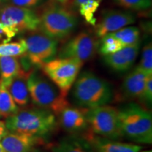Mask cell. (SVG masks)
I'll return each instance as SVG.
<instances>
[{"label": "cell", "instance_id": "6da1fadb", "mask_svg": "<svg viewBox=\"0 0 152 152\" xmlns=\"http://www.w3.org/2000/svg\"><path fill=\"white\" fill-rule=\"evenodd\" d=\"M72 96L76 105L91 109L109 103L113 91L107 81L90 72H84L73 83Z\"/></svg>", "mask_w": 152, "mask_h": 152}, {"label": "cell", "instance_id": "7a4b0ae2", "mask_svg": "<svg viewBox=\"0 0 152 152\" xmlns=\"http://www.w3.org/2000/svg\"><path fill=\"white\" fill-rule=\"evenodd\" d=\"M5 125L10 132L28 134L40 137L54 130L55 115L44 109L19 111L6 118Z\"/></svg>", "mask_w": 152, "mask_h": 152}, {"label": "cell", "instance_id": "3957f363", "mask_svg": "<svg viewBox=\"0 0 152 152\" xmlns=\"http://www.w3.org/2000/svg\"><path fill=\"white\" fill-rule=\"evenodd\" d=\"M118 111L123 136L131 141L142 144L152 142L151 114L135 103H129Z\"/></svg>", "mask_w": 152, "mask_h": 152}, {"label": "cell", "instance_id": "277c9868", "mask_svg": "<svg viewBox=\"0 0 152 152\" xmlns=\"http://www.w3.org/2000/svg\"><path fill=\"white\" fill-rule=\"evenodd\" d=\"M27 85L30 97L35 104L41 109L52 111L58 115L64 108L68 106L66 96L59 89L37 71L29 73Z\"/></svg>", "mask_w": 152, "mask_h": 152}, {"label": "cell", "instance_id": "5b68a950", "mask_svg": "<svg viewBox=\"0 0 152 152\" xmlns=\"http://www.w3.org/2000/svg\"><path fill=\"white\" fill-rule=\"evenodd\" d=\"M39 28L42 33L56 40L69 35L77 23L75 15L61 7L46 9L39 17Z\"/></svg>", "mask_w": 152, "mask_h": 152}, {"label": "cell", "instance_id": "8992f818", "mask_svg": "<svg viewBox=\"0 0 152 152\" xmlns=\"http://www.w3.org/2000/svg\"><path fill=\"white\" fill-rule=\"evenodd\" d=\"M83 63L71 58L52 59L42 66L44 73L61 92L67 96L68 91L75 83Z\"/></svg>", "mask_w": 152, "mask_h": 152}, {"label": "cell", "instance_id": "52a82bcc", "mask_svg": "<svg viewBox=\"0 0 152 152\" xmlns=\"http://www.w3.org/2000/svg\"><path fill=\"white\" fill-rule=\"evenodd\" d=\"M87 119L92 132L102 137L116 140L123 136L118 111L113 106L104 105L88 109Z\"/></svg>", "mask_w": 152, "mask_h": 152}, {"label": "cell", "instance_id": "ba28073f", "mask_svg": "<svg viewBox=\"0 0 152 152\" xmlns=\"http://www.w3.org/2000/svg\"><path fill=\"white\" fill-rule=\"evenodd\" d=\"M26 54L31 64L42 67L56 56L58 49L56 39L44 33H35L25 39Z\"/></svg>", "mask_w": 152, "mask_h": 152}, {"label": "cell", "instance_id": "9c48e42d", "mask_svg": "<svg viewBox=\"0 0 152 152\" xmlns=\"http://www.w3.org/2000/svg\"><path fill=\"white\" fill-rule=\"evenodd\" d=\"M39 21V17L35 11L26 7L7 6L0 9V22L18 32L36 30Z\"/></svg>", "mask_w": 152, "mask_h": 152}, {"label": "cell", "instance_id": "30bf717a", "mask_svg": "<svg viewBox=\"0 0 152 152\" xmlns=\"http://www.w3.org/2000/svg\"><path fill=\"white\" fill-rule=\"evenodd\" d=\"M97 48V42L87 33H80L67 42L61 49L59 58H75L83 63L94 56Z\"/></svg>", "mask_w": 152, "mask_h": 152}, {"label": "cell", "instance_id": "8fae6325", "mask_svg": "<svg viewBox=\"0 0 152 152\" xmlns=\"http://www.w3.org/2000/svg\"><path fill=\"white\" fill-rule=\"evenodd\" d=\"M135 22V17L131 12L120 10H110L104 13L102 20L96 27V34L102 37L125 26Z\"/></svg>", "mask_w": 152, "mask_h": 152}, {"label": "cell", "instance_id": "7c38bea8", "mask_svg": "<svg viewBox=\"0 0 152 152\" xmlns=\"http://www.w3.org/2000/svg\"><path fill=\"white\" fill-rule=\"evenodd\" d=\"M140 42L125 46L116 52L104 56V62L110 68L117 72H126L135 61L137 56Z\"/></svg>", "mask_w": 152, "mask_h": 152}, {"label": "cell", "instance_id": "4fadbf2b", "mask_svg": "<svg viewBox=\"0 0 152 152\" xmlns=\"http://www.w3.org/2000/svg\"><path fill=\"white\" fill-rule=\"evenodd\" d=\"M88 109L85 108H74L66 106L60 112L61 125L64 130L71 133L80 132L88 127L87 113Z\"/></svg>", "mask_w": 152, "mask_h": 152}, {"label": "cell", "instance_id": "5bb4252c", "mask_svg": "<svg viewBox=\"0 0 152 152\" xmlns=\"http://www.w3.org/2000/svg\"><path fill=\"white\" fill-rule=\"evenodd\" d=\"M39 142V137L9 132L1 139V144L5 152H31Z\"/></svg>", "mask_w": 152, "mask_h": 152}, {"label": "cell", "instance_id": "9a60e30c", "mask_svg": "<svg viewBox=\"0 0 152 152\" xmlns=\"http://www.w3.org/2000/svg\"><path fill=\"white\" fill-rule=\"evenodd\" d=\"M148 75H149L138 67L129 73L125 77L122 86L123 93L125 97L132 99H142Z\"/></svg>", "mask_w": 152, "mask_h": 152}, {"label": "cell", "instance_id": "2e32d148", "mask_svg": "<svg viewBox=\"0 0 152 152\" xmlns=\"http://www.w3.org/2000/svg\"><path fill=\"white\" fill-rule=\"evenodd\" d=\"M29 73L23 72L6 86L17 106H26L29 102L30 94L27 85V77Z\"/></svg>", "mask_w": 152, "mask_h": 152}, {"label": "cell", "instance_id": "e0dca14e", "mask_svg": "<svg viewBox=\"0 0 152 152\" xmlns=\"http://www.w3.org/2000/svg\"><path fill=\"white\" fill-rule=\"evenodd\" d=\"M90 137V142L99 152H139L142 149L141 146L135 144L114 142L105 137Z\"/></svg>", "mask_w": 152, "mask_h": 152}, {"label": "cell", "instance_id": "ac0fdd59", "mask_svg": "<svg viewBox=\"0 0 152 152\" xmlns=\"http://www.w3.org/2000/svg\"><path fill=\"white\" fill-rule=\"evenodd\" d=\"M23 72L20 67V64L16 57H0V83L5 87L13 79Z\"/></svg>", "mask_w": 152, "mask_h": 152}, {"label": "cell", "instance_id": "d6986e66", "mask_svg": "<svg viewBox=\"0 0 152 152\" xmlns=\"http://www.w3.org/2000/svg\"><path fill=\"white\" fill-rule=\"evenodd\" d=\"M52 152H92L90 143L84 138L70 136L64 138L52 148Z\"/></svg>", "mask_w": 152, "mask_h": 152}, {"label": "cell", "instance_id": "ffe728a7", "mask_svg": "<svg viewBox=\"0 0 152 152\" xmlns=\"http://www.w3.org/2000/svg\"><path fill=\"white\" fill-rule=\"evenodd\" d=\"M18 106L4 85L0 83V116L8 118L18 111Z\"/></svg>", "mask_w": 152, "mask_h": 152}, {"label": "cell", "instance_id": "44dd1931", "mask_svg": "<svg viewBox=\"0 0 152 152\" xmlns=\"http://www.w3.org/2000/svg\"><path fill=\"white\" fill-rule=\"evenodd\" d=\"M110 33L121 42L124 47L137 42L140 35V30L137 27L123 28Z\"/></svg>", "mask_w": 152, "mask_h": 152}, {"label": "cell", "instance_id": "7402d4cb", "mask_svg": "<svg viewBox=\"0 0 152 152\" xmlns=\"http://www.w3.org/2000/svg\"><path fill=\"white\" fill-rule=\"evenodd\" d=\"M26 43L25 39L15 42L0 44V57L19 56L26 54Z\"/></svg>", "mask_w": 152, "mask_h": 152}, {"label": "cell", "instance_id": "603a6c76", "mask_svg": "<svg viewBox=\"0 0 152 152\" xmlns=\"http://www.w3.org/2000/svg\"><path fill=\"white\" fill-rule=\"evenodd\" d=\"M121 42L115 39L111 33H108L102 37L100 53L104 56L113 54L123 48Z\"/></svg>", "mask_w": 152, "mask_h": 152}, {"label": "cell", "instance_id": "cb8c5ba5", "mask_svg": "<svg viewBox=\"0 0 152 152\" xmlns=\"http://www.w3.org/2000/svg\"><path fill=\"white\" fill-rule=\"evenodd\" d=\"M102 0H89L80 6V13L90 23L94 25L96 19L94 15L99 7Z\"/></svg>", "mask_w": 152, "mask_h": 152}, {"label": "cell", "instance_id": "d4e9b609", "mask_svg": "<svg viewBox=\"0 0 152 152\" xmlns=\"http://www.w3.org/2000/svg\"><path fill=\"white\" fill-rule=\"evenodd\" d=\"M113 1L123 8L132 10H146L151 6V0H113Z\"/></svg>", "mask_w": 152, "mask_h": 152}, {"label": "cell", "instance_id": "484cf974", "mask_svg": "<svg viewBox=\"0 0 152 152\" xmlns=\"http://www.w3.org/2000/svg\"><path fill=\"white\" fill-rule=\"evenodd\" d=\"M137 67L148 75L152 74V46L149 43L143 48L142 58Z\"/></svg>", "mask_w": 152, "mask_h": 152}, {"label": "cell", "instance_id": "4316f807", "mask_svg": "<svg viewBox=\"0 0 152 152\" xmlns=\"http://www.w3.org/2000/svg\"><path fill=\"white\" fill-rule=\"evenodd\" d=\"M18 33V31L16 29L0 22V41L2 42V43L9 42Z\"/></svg>", "mask_w": 152, "mask_h": 152}, {"label": "cell", "instance_id": "83f0119b", "mask_svg": "<svg viewBox=\"0 0 152 152\" xmlns=\"http://www.w3.org/2000/svg\"><path fill=\"white\" fill-rule=\"evenodd\" d=\"M142 99L147 102V103L151 104L152 100V74L148 75L147 80H146L145 87L143 93Z\"/></svg>", "mask_w": 152, "mask_h": 152}, {"label": "cell", "instance_id": "f1b7e54d", "mask_svg": "<svg viewBox=\"0 0 152 152\" xmlns=\"http://www.w3.org/2000/svg\"><path fill=\"white\" fill-rule=\"evenodd\" d=\"M13 4L20 7H32L39 4L40 0H10Z\"/></svg>", "mask_w": 152, "mask_h": 152}, {"label": "cell", "instance_id": "f546056e", "mask_svg": "<svg viewBox=\"0 0 152 152\" xmlns=\"http://www.w3.org/2000/svg\"><path fill=\"white\" fill-rule=\"evenodd\" d=\"M8 132L9 131L7 130V127H6L5 122L0 121V141Z\"/></svg>", "mask_w": 152, "mask_h": 152}, {"label": "cell", "instance_id": "4dcf8cb0", "mask_svg": "<svg viewBox=\"0 0 152 152\" xmlns=\"http://www.w3.org/2000/svg\"><path fill=\"white\" fill-rule=\"evenodd\" d=\"M89 1V0H74L73 4L75 7H80L82 4L85 2V1Z\"/></svg>", "mask_w": 152, "mask_h": 152}, {"label": "cell", "instance_id": "1f68e13d", "mask_svg": "<svg viewBox=\"0 0 152 152\" xmlns=\"http://www.w3.org/2000/svg\"><path fill=\"white\" fill-rule=\"evenodd\" d=\"M0 152H5L4 149V148H3L2 145H1V143H0Z\"/></svg>", "mask_w": 152, "mask_h": 152}, {"label": "cell", "instance_id": "d6a6232c", "mask_svg": "<svg viewBox=\"0 0 152 152\" xmlns=\"http://www.w3.org/2000/svg\"><path fill=\"white\" fill-rule=\"evenodd\" d=\"M56 1H58V2H60V3H65L67 0H56Z\"/></svg>", "mask_w": 152, "mask_h": 152}, {"label": "cell", "instance_id": "836d02e7", "mask_svg": "<svg viewBox=\"0 0 152 152\" xmlns=\"http://www.w3.org/2000/svg\"><path fill=\"white\" fill-rule=\"evenodd\" d=\"M144 152H151V151H144Z\"/></svg>", "mask_w": 152, "mask_h": 152}, {"label": "cell", "instance_id": "e575fe53", "mask_svg": "<svg viewBox=\"0 0 152 152\" xmlns=\"http://www.w3.org/2000/svg\"><path fill=\"white\" fill-rule=\"evenodd\" d=\"M31 152H38V151H32Z\"/></svg>", "mask_w": 152, "mask_h": 152}, {"label": "cell", "instance_id": "d590c367", "mask_svg": "<svg viewBox=\"0 0 152 152\" xmlns=\"http://www.w3.org/2000/svg\"><path fill=\"white\" fill-rule=\"evenodd\" d=\"M1 1V0H0V1Z\"/></svg>", "mask_w": 152, "mask_h": 152}]
</instances>
